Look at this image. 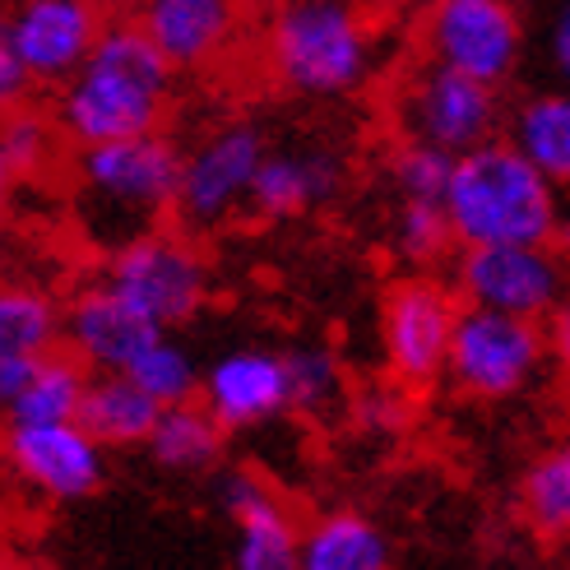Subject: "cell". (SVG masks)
<instances>
[{
	"label": "cell",
	"mask_w": 570,
	"mask_h": 570,
	"mask_svg": "<svg viewBox=\"0 0 570 570\" xmlns=\"http://www.w3.org/2000/svg\"><path fill=\"white\" fill-rule=\"evenodd\" d=\"M126 376L139 381L167 409V404H190V399H199L205 366H199L186 338H177V330H158L149 344L139 348V357L126 366Z\"/></svg>",
	"instance_id": "obj_26"
},
{
	"label": "cell",
	"mask_w": 570,
	"mask_h": 570,
	"mask_svg": "<svg viewBox=\"0 0 570 570\" xmlns=\"http://www.w3.org/2000/svg\"><path fill=\"white\" fill-rule=\"evenodd\" d=\"M422 47L432 61L505 89L524 66L529 23L515 0H432Z\"/></svg>",
	"instance_id": "obj_10"
},
{
	"label": "cell",
	"mask_w": 570,
	"mask_h": 570,
	"mask_svg": "<svg viewBox=\"0 0 570 570\" xmlns=\"http://www.w3.org/2000/svg\"><path fill=\"white\" fill-rule=\"evenodd\" d=\"M450 246H454V233H450L445 205H426V199H394L390 250L399 255V261L413 265V269H426V265L445 261Z\"/></svg>",
	"instance_id": "obj_28"
},
{
	"label": "cell",
	"mask_w": 570,
	"mask_h": 570,
	"mask_svg": "<svg viewBox=\"0 0 570 570\" xmlns=\"http://www.w3.org/2000/svg\"><path fill=\"white\" fill-rule=\"evenodd\" d=\"M269 145L274 139L265 135V126L250 117L214 121L190 145H181V190H177L181 233L218 237L237 218H246Z\"/></svg>",
	"instance_id": "obj_5"
},
{
	"label": "cell",
	"mask_w": 570,
	"mask_h": 570,
	"mask_svg": "<svg viewBox=\"0 0 570 570\" xmlns=\"http://www.w3.org/2000/svg\"><path fill=\"white\" fill-rule=\"evenodd\" d=\"M404 390V385H399ZM399 390H366L362 399H353V409L348 413H357L366 426H394L399 422Z\"/></svg>",
	"instance_id": "obj_34"
},
{
	"label": "cell",
	"mask_w": 570,
	"mask_h": 570,
	"mask_svg": "<svg viewBox=\"0 0 570 570\" xmlns=\"http://www.w3.org/2000/svg\"><path fill=\"white\" fill-rule=\"evenodd\" d=\"M177 102V66L149 42L135 19H111L107 33L61 89H56V126L70 145H107V139L154 135L167 126Z\"/></svg>",
	"instance_id": "obj_2"
},
{
	"label": "cell",
	"mask_w": 570,
	"mask_h": 570,
	"mask_svg": "<svg viewBox=\"0 0 570 570\" xmlns=\"http://www.w3.org/2000/svg\"><path fill=\"white\" fill-rule=\"evenodd\" d=\"M288 353V385H293V409L306 417H338L344 409H353L348 385H344V366H338L334 348L325 344H293Z\"/></svg>",
	"instance_id": "obj_27"
},
{
	"label": "cell",
	"mask_w": 570,
	"mask_h": 570,
	"mask_svg": "<svg viewBox=\"0 0 570 570\" xmlns=\"http://www.w3.org/2000/svg\"><path fill=\"white\" fill-rule=\"evenodd\" d=\"M61 330L66 306H56L33 283H10L0 293V404L51 348H61Z\"/></svg>",
	"instance_id": "obj_19"
},
{
	"label": "cell",
	"mask_w": 570,
	"mask_h": 570,
	"mask_svg": "<svg viewBox=\"0 0 570 570\" xmlns=\"http://www.w3.org/2000/svg\"><path fill=\"white\" fill-rule=\"evenodd\" d=\"M450 283L469 306H492L505 316L548 325L566 293V255L557 250V242L460 246Z\"/></svg>",
	"instance_id": "obj_9"
},
{
	"label": "cell",
	"mask_w": 570,
	"mask_h": 570,
	"mask_svg": "<svg viewBox=\"0 0 570 570\" xmlns=\"http://www.w3.org/2000/svg\"><path fill=\"white\" fill-rule=\"evenodd\" d=\"M94 372L66 344L51 348L6 399V422H75Z\"/></svg>",
	"instance_id": "obj_24"
},
{
	"label": "cell",
	"mask_w": 570,
	"mask_h": 570,
	"mask_svg": "<svg viewBox=\"0 0 570 570\" xmlns=\"http://www.w3.org/2000/svg\"><path fill=\"white\" fill-rule=\"evenodd\" d=\"M269 75L288 94L334 102L357 94L376 66L372 33L353 0H293L269 19Z\"/></svg>",
	"instance_id": "obj_4"
},
{
	"label": "cell",
	"mask_w": 570,
	"mask_h": 570,
	"mask_svg": "<svg viewBox=\"0 0 570 570\" xmlns=\"http://www.w3.org/2000/svg\"><path fill=\"white\" fill-rule=\"evenodd\" d=\"M223 436H227V426L199 404V399H190V404H167L163 409L145 454L163 473L205 478L223 460Z\"/></svg>",
	"instance_id": "obj_22"
},
{
	"label": "cell",
	"mask_w": 570,
	"mask_h": 570,
	"mask_svg": "<svg viewBox=\"0 0 570 570\" xmlns=\"http://www.w3.org/2000/svg\"><path fill=\"white\" fill-rule=\"evenodd\" d=\"M56 117H38V111L28 107H14L6 117V130H0V173L6 181H33L42 167L56 158Z\"/></svg>",
	"instance_id": "obj_29"
},
{
	"label": "cell",
	"mask_w": 570,
	"mask_h": 570,
	"mask_svg": "<svg viewBox=\"0 0 570 570\" xmlns=\"http://www.w3.org/2000/svg\"><path fill=\"white\" fill-rule=\"evenodd\" d=\"M445 214L454 246H497V242H557L561 237V195L538 167L510 145L492 139L473 154L454 158L445 190ZM561 246V242H557Z\"/></svg>",
	"instance_id": "obj_3"
},
{
	"label": "cell",
	"mask_w": 570,
	"mask_h": 570,
	"mask_svg": "<svg viewBox=\"0 0 570 570\" xmlns=\"http://www.w3.org/2000/svg\"><path fill=\"white\" fill-rule=\"evenodd\" d=\"M154 334H158V325H149L126 297L111 293L102 278L83 283L66 302L61 344L89 366V372H126Z\"/></svg>",
	"instance_id": "obj_18"
},
{
	"label": "cell",
	"mask_w": 570,
	"mask_h": 570,
	"mask_svg": "<svg viewBox=\"0 0 570 570\" xmlns=\"http://www.w3.org/2000/svg\"><path fill=\"white\" fill-rule=\"evenodd\" d=\"M199 404H205L227 432H255L269 426L293 409L288 385V353L242 344L223 348L214 362H205V385H199Z\"/></svg>",
	"instance_id": "obj_14"
},
{
	"label": "cell",
	"mask_w": 570,
	"mask_h": 570,
	"mask_svg": "<svg viewBox=\"0 0 570 570\" xmlns=\"http://www.w3.org/2000/svg\"><path fill=\"white\" fill-rule=\"evenodd\" d=\"M533 51L543 70L570 89V0H538L533 6Z\"/></svg>",
	"instance_id": "obj_31"
},
{
	"label": "cell",
	"mask_w": 570,
	"mask_h": 570,
	"mask_svg": "<svg viewBox=\"0 0 570 570\" xmlns=\"http://www.w3.org/2000/svg\"><path fill=\"white\" fill-rule=\"evenodd\" d=\"M505 139L515 145L557 190H570V89L524 94L505 111Z\"/></svg>",
	"instance_id": "obj_20"
},
{
	"label": "cell",
	"mask_w": 570,
	"mask_h": 570,
	"mask_svg": "<svg viewBox=\"0 0 570 570\" xmlns=\"http://www.w3.org/2000/svg\"><path fill=\"white\" fill-rule=\"evenodd\" d=\"M454 177V154L432 149V145H399L390 163V186L394 199H426V205H445V190Z\"/></svg>",
	"instance_id": "obj_30"
},
{
	"label": "cell",
	"mask_w": 570,
	"mask_h": 570,
	"mask_svg": "<svg viewBox=\"0 0 570 570\" xmlns=\"http://www.w3.org/2000/svg\"><path fill=\"white\" fill-rule=\"evenodd\" d=\"M548 362H552V338L543 321L505 316V311L464 302L450 338L445 381L469 399L501 404V399L529 394L543 381Z\"/></svg>",
	"instance_id": "obj_7"
},
{
	"label": "cell",
	"mask_w": 570,
	"mask_h": 570,
	"mask_svg": "<svg viewBox=\"0 0 570 570\" xmlns=\"http://www.w3.org/2000/svg\"><path fill=\"white\" fill-rule=\"evenodd\" d=\"M33 89H38V79H33V70L23 66V56L10 42H0V102L14 111V107L28 102V94H33Z\"/></svg>",
	"instance_id": "obj_32"
},
{
	"label": "cell",
	"mask_w": 570,
	"mask_h": 570,
	"mask_svg": "<svg viewBox=\"0 0 570 570\" xmlns=\"http://www.w3.org/2000/svg\"><path fill=\"white\" fill-rule=\"evenodd\" d=\"M98 278L158 330H181L199 321L214 293L209 255L199 250V237L181 227H158V233L121 246L102 261Z\"/></svg>",
	"instance_id": "obj_6"
},
{
	"label": "cell",
	"mask_w": 570,
	"mask_h": 570,
	"mask_svg": "<svg viewBox=\"0 0 570 570\" xmlns=\"http://www.w3.org/2000/svg\"><path fill=\"white\" fill-rule=\"evenodd\" d=\"M246 10H261V14H278L283 6H293V0H242Z\"/></svg>",
	"instance_id": "obj_35"
},
{
	"label": "cell",
	"mask_w": 570,
	"mask_h": 570,
	"mask_svg": "<svg viewBox=\"0 0 570 570\" xmlns=\"http://www.w3.org/2000/svg\"><path fill=\"white\" fill-rule=\"evenodd\" d=\"M107 23L111 19L102 0H14V10L0 23V42L23 56L38 89H61L89 61Z\"/></svg>",
	"instance_id": "obj_13"
},
{
	"label": "cell",
	"mask_w": 570,
	"mask_h": 570,
	"mask_svg": "<svg viewBox=\"0 0 570 570\" xmlns=\"http://www.w3.org/2000/svg\"><path fill=\"white\" fill-rule=\"evenodd\" d=\"M348 181L344 149L321 135H293L269 145L250 195V218H297L334 205Z\"/></svg>",
	"instance_id": "obj_16"
},
{
	"label": "cell",
	"mask_w": 570,
	"mask_h": 570,
	"mask_svg": "<svg viewBox=\"0 0 570 570\" xmlns=\"http://www.w3.org/2000/svg\"><path fill=\"white\" fill-rule=\"evenodd\" d=\"M107 445L75 422H6V464L47 505L89 501L107 478Z\"/></svg>",
	"instance_id": "obj_12"
},
{
	"label": "cell",
	"mask_w": 570,
	"mask_h": 570,
	"mask_svg": "<svg viewBox=\"0 0 570 570\" xmlns=\"http://www.w3.org/2000/svg\"><path fill=\"white\" fill-rule=\"evenodd\" d=\"M520 515L543 543H570V441L529 460L520 478Z\"/></svg>",
	"instance_id": "obj_25"
},
{
	"label": "cell",
	"mask_w": 570,
	"mask_h": 570,
	"mask_svg": "<svg viewBox=\"0 0 570 570\" xmlns=\"http://www.w3.org/2000/svg\"><path fill=\"white\" fill-rule=\"evenodd\" d=\"M390 538L362 510H330L302 529V570H385Z\"/></svg>",
	"instance_id": "obj_23"
},
{
	"label": "cell",
	"mask_w": 570,
	"mask_h": 570,
	"mask_svg": "<svg viewBox=\"0 0 570 570\" xmlns=\"http://www.w3.org/2000/svg\"><path fill=\"white\" fill-rule=\"evenodd\" d=\"M158 417H163V404L126 372H94L83 409H79V422L107 450H145Z\"/></svg>",
	"instance_id": "obj_21"
},
{
	"label": "cell",
	"mask_w": 570,
	"mask_h": 570,
	"mask_svg": "<svg viewBox=\"0 0 570 570\" xmlns=\"http://www.w3.org/2000/svg\"><path fill=\"white\" fill-rule=\"evenodd\" d=\"M548 338H552L557 372L570 381V250H566V293H561V306L548 316Z\"/></svg>",
	"instance_id": "obj_33"
},
{
	"label": "cell",
	"mask_w": 570,
	"mask_h": 570,
	"mask_svg": "<svg viewBox=\"0 0 570 570\" xmlns=\"http://www.w3.org/2000/svg\"><path fill=\"white\" fill-rule=\"evenodd\" d=\"M181 145L173 135H130L107 145H79L70 173V227L94 255H117L121 246L177 223Z\"/></svg>",
	"instance_id": "obj_1"
},
{
	"label": "cell",
	"mask_w": 570,
	"mask_h": 570,
	"mask_svg": "<svg viewBox=\"0 0 570 570\" xmlns=\"http://www.w3.org/2000/svg\"><path fill=\"white\" fill-rule=\"evenodd\" d=\"M505 102L497 83L450 70L426 56L394 94V126L409 145H432L445 154H473L505 135Z\"/></svg>",
	"instance_id": "obj_8"
},
{
	"label": "cell",
	"mask_w": 570,
	"mask_h": 570,
	"mask_svg": "<svg viewBox=\"0 0 570 570\" xmlns=\"http://www.w3.org/2000/svg\"><path fill=\"white\" fill-rule=\"evenodd\" d=\"M460 293L454 283L426 278H399L381 302V348H385V366L394 385L404 390H432L436 381H445L450 366V338H454V321H460Z\"/></svg>",
	"instance_id": "obj_11"
},
{
	"label": "cell",
	"mask_w": 570,
	"mask_h": 570,
	"mask_svg": "<svg viewBox=\"0 0 570 570\" xmlns=\"http://www.w3.org/2000/svg\"><path fill=\"white\" fill-rule=\"evenodd\" d=\"M214 505L233 524L237 570H302V524L255 473L246 469L218 473Z\"/></svg>",
	"instance_id": "obj_15"
},
{
	"label": "cell",
	"mask_w": 570,
	"mask_h": 570,
	"mask_svg": "<svg viewBox=\"0 0 570 570\" xmlns=\"http://www.w3.org/2000/svg\"><path fill=\"white\" fill-rule=\"evenodd\" d=\"M242 0H135V23L177 66V75L214 70L242 42Z\"/></svg>",
	"instance_id": "obj_17"
}]
</instances>
